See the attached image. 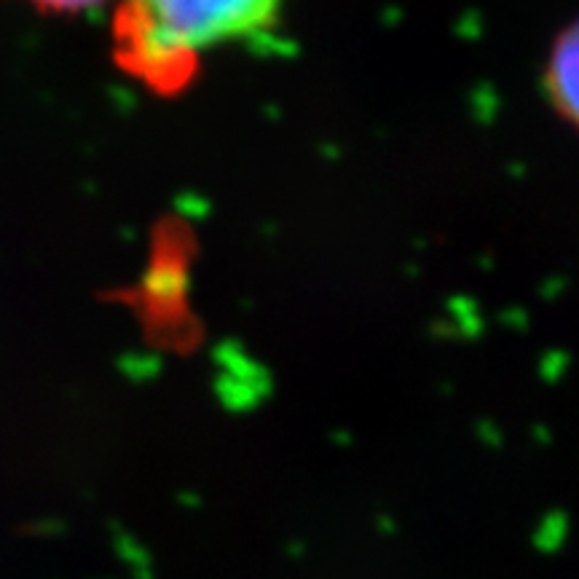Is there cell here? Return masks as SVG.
I'll return each mask as SVG.
<instances>
[{"label":"cell","instance_id":"6da1fadb","mask_svg":"<svg viewBox=\"0 0 579 579\" xmlns=\"http://www.w3.org/2000/svg\"><path fill=\"white\" fill-rule=\"evenodd\" d=\"M279 11L282 0H118L113 57L153 92L175 94L207 51L261 38Z\"/></svg>","mask_w":579,"mask_h":579},{"label":"cell","instance_id":"7a4b0ae2","mask_svg":"<svg viewBox=\"0 0 579 579\" xmlns=\"http://www.w3.org/2000/svg\"><path fill=\"white\" fill-rule=\"evenodd\" d=\"M539 86L558 121L579 137V14L563 22L547 43Z\"/></svg>","mask_w":579,"mask_h":579},{"label":"cell","instance_id":"3957f363","mask_svg":"<svg viewBox=\"0 0 579 579\" xmlns=\"http://www.w3.org/2000/svg\"><path fill=\"white\" fill-rule=\"evenodd\" d=\"M33 6L43 11H57V14H73V11H84L100 6L105 0H30Z\"/></svg>","mask_w":579,"mask_h":579}]
</instances>
